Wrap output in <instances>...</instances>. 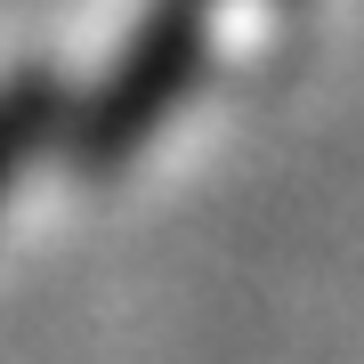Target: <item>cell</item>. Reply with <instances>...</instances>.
I'll return each instance as SVG.
<instances>
[{
  "instance_id": "2",
  "label": "cell",
  "mask_w": 364,
  "mask_h": 364,
  "mask_svg": "<svg viewBox=\"0 0 364 364\" xmlns=\"http://www.w3.org/2000/svg\"><path fill=\"white\" fill-rule=\"evenodd\" d=\"M65 114H73V105H65V90H57V73L25 65V73L0 81V195L25 178V162L49 138H65Z\"/></svg>"
},
{
  "instance_id": "1",
  "label": "cell",
  "mask_w": 364,
  "mask_h": 364,
  "mask_svg": "<svg viewBox=\"0 0 364 364\" xmlns=\"http://www.w3.org/2000/svg\"><path fill=\"white\" fill-rule=\"evenodd\" d=\"M235 9H243V0H154L130 25L114 73L65 114V154L81 170H122L186 97H195V81L210 73V57H219V25Z\"/></svg>"
}]
</instances>
